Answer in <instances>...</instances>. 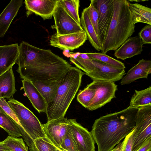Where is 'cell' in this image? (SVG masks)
I'll return each instance as SVG.
<instances>
[{
    "instance_id": "e0dca14e",
    "label": "cell",
    "mask_w": 151,
    "mask_h": 151,
    "mask_svg": "<svg viewBox=\"0 0 151 151\" xmlns=\"http://www.w3.org/2000/svg\"><path fill=\"white\" fill-rule=\"evenodd\" d=\"M19 47L17 43L0 46V76L16 63Z\"/></svg>"
},
{
    "instance_id": "836d02e7",
    "label": "cell",
    "mask_w": 151,
    "mask_h": 151,
    "mask_svg": "<svg viewBox=\"0 0 151 151\" xmlns=\"http://www.w3.org/2000/svg\"><path fill=\"white\" fill-rule=\"evenodd\" d=\"M138 35L144 44H150L151 43V25H146L139 32Z\"/></svg>"
},
{
    "instance_id": "d6a6232c",
    "label": "cell",
    "mask_w": 151,
    "mask_h": 151,
    "mask_svg": "<svg viewBox=\"0 0 151 151\" xmlns=\"http://www.w3.org/2000/svg\"><path fill=\"white\" fill-rule=\"evenodd\" d=\"M60 150L65 151H77L73 140L68 131L61 143Z\"/></svg>"
},
{
    "instance_id": "5bb4252c",
    "label": "cell",
    "mask_w": 151,
    "mask_h": 151,
    "mask_svg": "<svg viewBox=\"0 0 151 151\" xmlns=\"http://www.w3.org/2000/svg\"><path fill=\"white\" fill-rule=\"evenodd\" d=\"M58 0H25L24 3L28 17L33 13L44 20L52 18Z\"/></svg>"
},
{
    "instance_id": "cb8c5ba5",
    "label": "cell",
    "mask_w": 151,
    "mask_h": 151,
    "mask_svg": "<svg viewBox=\"0 0 151 151\" xmlns=\"http://www.w3.org/2000/svg\"><path fill=\"white\" fill-rule=\"evenodd\" d=\"M149 105H151V86L142 90H135V92L131 97L128 107L138 109Z\"/></svg>"
},
{
    "instance_id": "44dd1931",
    "label": "cell",
    "mask_w": 151,
    "mask_h": 151,
    "mask_svg": "<svg viewBox=\"0 0 151 151\" xmlns=\"http://www.w3.org/2000/svg\"><path fill=\"white\" fill-rule=\"evenodd\" d=\"M80 19L82 27L86 32L91 44L97 50H101L102 45L90 19L87 7L82 11Z\"/></svg>"
},
{
    "instance_id": "e575fe53",
    "label": "cell",
    "mask_w": 151,
    "mask_h": 151,
    "mask_svg": "<svg viewBox=\"0 0 151 151\" xmlns=\"http://www.w3.org/2000/svg\"><path fill=\"white\" fill-rule=\"evenodd\" d=\"M133 130L124 138L122 142L121 151H132L133 145Z\"/></svg>"
},
{
    "instance_id": "277c9868",
    "label": "cell",
    "mask_w": 151,
    "mask_h": 151,
    "mask_svg": "<svg viewBox=\"0 0 151 151\" xmlns=\"http://www.w3.org/2000/svg\"><path fill=\"white\" fill-rule=\"evenodd\" d=\"M85 74L78 68L71 67L62 76L54 100L47 105V121L65 116L73 100L81 85Z\"/></svg>"
},
{
    "instance_id": "d590c367",
    "label": "cell",
    "mask_w": 151,
    "mask_h": 151,
    "mask_svg": "<svg viewBox=\"0 0 151 151\" xmlns=\"http://www.w3.org/2000/svg\"><path fill=\"white\" fill-rule=\"evenodd\" d=\"M151 137L147 139L136 151H151Z\"/></svg>"
},
{
    "instance_id": "52a82bcc",
    "label": "cell",
    "mask_w": 151,
    "mask_h": 151,
    "mask_svg": "<svg viewBox=\"0 0 151 151\" xmlns=\"http://www.w3.org/2000/svg\"><path fill=\"white\" fill-rule=\"evenodd\" d=\"M135 122L132 151H136L147 139L151 137V105L138 109Z\"/></svg>"
},
{
    "instance_id": "7c38bea8",
    "label": "cell",
    "mask_w": 151,
    "mask_h": 151,
    "mask_svg": "<svg viewBox=\"0 0 151 151\" xmlns=\"http://www.w3.org/2000/svg\"><path fill=\"white\" fill-rule=\"evenodd\" d=\"M93 1L98 13L99 40L102 45L113 17V0H93Z\"/></svg>"
},
{
    "instance_id": "1f68e13d",
    "label": "cell",
    "mask_w": 151,
    "mask_h": 151,
    "mask_svg": "<svg viewBox=\"0 0 151 151\" xmlns=\"http://www.w3.org/2000/svg\"><path fill=\"white\" fill-rule=\"evenodd\" d=\"M87 9L90 21L99 39V34L98 25V13L97 10L94 5L93 0H91L90 4L89 6L87 7Z\"/></svg>"
},
{
    "instance_id": "30bf717a",
    "label": "cell",
    "mask_w": 151,
    "mask_h": 151,
    "mask_svg": "<svg viewBox=\"0 0 151 151\" xmlns=\"http://www.w3.org/2000/svg\"><path fill=\"white\" fill-rule=\"evenodd\" d=\"M53 16L54 24L51 28L56 30L57 35L77 32L83 30L81 25L68 14L58 0Z\"/></svg>"
},
{
    "instance_id": "3957f363",
    "label": "cell",
    "mask_w": 151,
    "mask_h": 151,
    "mask_svg": "<svg viewBox=\"0 0 151 151\" xmlns=\"http://www.w3.org/2000/svg\"><path fill=\"white\" fill-rule=\"evenodd\" d=\"M111 21L102 44V53L118 48L135 32L127 0H113Z\"/></svg>"
},
{
    "instance_id": "8992f818",
    "label": "cell",
    "mask_w": 151,
    "mask_h": 151,
    "mask_svg": "<svg viewBox=\"0 0 151 151\" xmlns=\"http://www.w3.org/2000/svg\"><path fill=\"white\" fill-rule=\"evenodd\" d=\"M17 116L27 138L26 143L29 149L34 145V141L41 138H45L42 124L29 109L18 101L10 99L7 102Z\"/></svg>"
},
{
    "instance_id": "60d3db41",
    "label": "cell",
    "mask_w": 151,
    "mask_h": 151,
    "mask_svg": "<svg viewBox=\"0 0 151 151\" xmlns=\"http://www.w3.org/2000/svg\"><path fill=\"white\" fill-rule=\"evenodd\" d=\"M60 151H64V150H60Z\"/></svg>"
},
{
    "instance_id": "9a60e30c",
    "label": "cell",
    "mask_w": 151,
    "mask_h": 151,
    "mask_svg": "<svg viewBox=\"0 0 151 151\" xmlns=\"http://www.w3.org/2000/svg\"><path fill=\"white\" fill-rule=\"evenodd\" d=\"M143 45L138 35L130 37L115 50L114 56L118 59L124 60L139 55L143 51Z\"/></svg>"
},
{
    "instance_id": "8d00e7d4",
    "label": "cell",
    "mask_w": 151,
    "mask_h": 151,
    "mask_svg": "<svg viewBox=\"0 0 151 151\" xmlns=\"http://www.w3.org/2000/svg\"><path fill=\"white\" fill-rule=\"evenodd\" d=\"M0 151H11L5 145L3 141L0 142Z\"/></svg>"
},
{
    "instance_id": "8fae6325",
    "label": "cell",
    "mask_w": 151,
    "mask_h": 151,
    "mask_svg": "<svg viewBox=\"0 0 151 151\" xmlns=\"http://www.w3.org/2000/svg\"><path fill=\"white\" fill-rule=\"evenodd\" d=\"M45 138L55 146L61 149V145L68 130V119L65 117L47 121L42 124Z\"/></svg>"
},
{
    "instance_id": "484cf974",
    "label": "cell",
    "mask_w": 151,
    "mask_h": 151,
    "mask_svg": "<svg viewBox=\"0 0 151 151\" xmlns=\"http://www.w3.org/2000/svg\"><path fill=\"white\" fill-rule=\"evenodd\" d=\"M67 12L79 24L81 25L79 15V0H58Z\"/></svg>"
},
{
    "instance_id": "d6986e66",
    "label": "cell",
    "mask_w": 151,
    "mask_h": 151,
    "mask_svg": "<svg viewBox=\"0 0 151 151\" xmlns=\"http://www.w3.org/2000/svg\"><path fill=\"white\" fill-rule=\"evenodd\" d=\"M23 0H12L0 14V38L3 37L16 16Z\"/></svg>"
},
{
    "instance_id": "4316f807",
    "label": "cell",
    "mask_w": 151,
    "mask_h": 151,
    "mask_svg": "<svg viewBox=\"0 0 151 151\" xmlns=\"http://www.w3.org/2000/svg\"><path fill=\"white\" fill-rule=\"evenodd\" d=\"M87 55L92 59L102 62L107 64L115 67L125 69L124 64L118 60H116L102 53H86Z\"/></svg>"
},
{
    "instance_id": "f1b7e54d",
    "label": "cell",
    "mask_w": 151,
    "mask_h": 151,
    "mask_svg": "<svg viewBox=\"0 0 151 151\" xmlns=\"http://www.w3.org/2000/svg\"><path fill=\"white\" fill-rule=\"evenodd\" d=\"M3 141L11 151H29L22 138L9 135Z\"/></svg>"
},
{
    "instance_id": "d4e9b609",
    "label": "cell",
    "mask_w": 151,
    "mask_h": 151,
    "mask_svg": "<svg viewBox=\"0 0 151 151\" xmlns=\"http://www.w3.org/2000/svg\"><path fill=\"white\" fill-rule=\"evenodd\" d=\"M0 127L6 131L9 136L16 137H22L17 123L0 107Z\"/></svg>"
},
{
    "instance_id": "ba28073f",
    "label": "cell",
    "mask_w": 151,
    "mask_h": 151,
    "mask_svg": "<svg viewBox=\"0 0 151 151\" xmlns=\"http://www.w3.org/2000/svg\"><path fill=\"white\" fill-rule=\"evenodd\" d=\"M96 89L94 97L87 109L93 111L100 108L116 97L115 93L117 85L112 81H93L91 83Z\"/></svg>"
},
{
    "instance_id": "83f0119b",
    "label": "cell",
    "mask_w": 151,
    "mask_h": 151,
    "mask_svg": "<svg viewBox=\"0 0 151 151\" xmlns=\"http://www.w3.org/2000/svg\"><path fill=\"white\" fill-rule=\"evenodd\" d=\"M95 92L96 89L90 83L79 91L77 95V101L83 106L87 108L94 97Z\"/></svg>"
},
{
    "instance_id": "4dcf8cb0",
    "label": "cell",
    "mask_w": 151,
    "mask_h": 151,
    "mask_svg": "<svg viewBox=\"0 0 151 151\" xmlns=\"http://www.w3.org/2000/svg\"><path fill=\"white\" fill-rule=\"evenodd\" d=\"M0 107L17 123L23 139L26 138L27 137V134L21 125L18 118L14 111L4 98H0Z\"/></svg>"
},
{
    "instance_id": "ffe728a7",
    "label": "cell",
    "mask_w": 151,
    "mask_h": 151,
    "mask_svg": "<svg viewBox=\"0 0 151 151\" xmlns=\"http://www.w3.org/2000/svg\"><path fill=\"white\" fill-rule=\"evenodd\" d=\"M16 91L12 67L0 76V98L11 99Z\"/></svg>"
},
{
    "instance_id": "f35d334b",
    "label": "cell",
    "mask_w": 151,
    "mask_h": 151,
    "mask_svg": "<svg viewBox=\"0 0 151 151\" xmlns=\"http://www.w3.org/2000/svg\"><path fill=\"white\" fill-rule=\"evenodd\" d=\"M129 2L131 1V2H133V1H135L137 2H139L141 1H147L148 0H127Z\"/></svg>"
},
{
    "instance_id": "5b68a950",
    "label": "cell",
    "mask_w": 151,
    "mask_h": 151,
    "mask_svg": "<svg viewBox=\"0 0 151 151\" xmlns=\"http://www.w3.org/2000/svg\"><path fill=\"white\" fill-rule=\"evenodd\" d=\"M70 54V61L93 81L115 82L122 79L126 74L125 69L117 68L95 59L82 58L77 53L71 52Z\"/></svg>"
},
{
    "instance_id": "ab89813d",
    "label": "cell",
    "mask_w": 151,
    "mask_h": 151,
    "mask_svg": "<svg viewBox=\"0 0 151 151\" xmlns=\"http://www.w3.org/2000/svg\"><path fill=\"white\" fill-rule=\"evenodd\" d=\"M116 149V147H115L113 150L111 151H115Z\"/></svg>"
},
{
    "instance_id": "6da1fadb",
    "label": "cell",
    "mask_w": 151,
    "mask_h": 151,
    "mask_svg": "<svg viewBox=\"0 0 151 151\" xmlns=\"http://www.w3.org/2000/svg\"><path fill=\"white\" fill-rule=\"evenodd\" d=\"M16 63L20 78L30 81H60L72 67L49 50L41 49L22 41Z\"/></svg>"
},
{
    "instance_id": "2e32d148",
    "label": "cell",
    "mask_w": 151,
    "mask_h": 151,
    "mask_svg": "<svg viewBox=\"0 0 151 151\" xmlns=\"http://www.w3.org/2000/svg\"><path fill=\"white\" fill-rule=\"evenodd\" d=\"M151 73V61L142 59L128 70L126 75L122 79L121 85L129 84L141 78L147 79Z\"/></svg>"
},
{
    "instance_id": "74e56055",
    "label": "cell",
    "mask_w": 151,
    "mask_h": 151,
    "mask_svg": "<svg viewBox=\"0 0 151 151\" xmlns=\"http://www.w3.org/2000/svg\"><path fill=\"white\" fill-rule=\"evenodd\" d=\"M122 142L119 143L116 147V149L115 151H121V149L122 146Z\"/></svg>"
},
{
    "instance_id": "9c48e42d",
    "label": "cell",
    "mask_w": 151,
    "mask_h": 151,
    "mask_svg": "<svg viewBox=\"0 0 151 151\" xmlns=\"http://www.w3.org/2000/svg\"><path fill=\"white\" fill-rule=\"evenodd\" d=\"M68 131L77 151H95V142L91 132L75 119H68Z\"/></svg>"
},
{
    "instance_id": "4fadbf2b",
    "label": "cell",
    "mask_w": 151,
    "mask_h": 151,
    "mask_svg": "<svg viewBox=\"0 0 151 151\" xmlns=\"http://www.w3.org/2000/svg\"><path fill=\"white\" fill-rule=\"evenodd\" d=\"M88 37L85 30L76 33L58 35L55 33L50 39V45L63 50L73 51L82 45Z\"/></svg>"
},
{
    "instance_id": "7402d4cb",
    "label": "cell",
    "mask_w": 151,
    "mask_h": 151,
    "mask_svg": "<svg viewBox=\"0 0 151 151\" xmlns=\"http://www.w3.org/2000/svg\"><path fill=\"white\" fill-rule=\"evenodd\" d=\"M45 100L47 104L55 99L59 86V81H31Z\"/></svg>"
},
{
    "instance_id": "7a4b0ae2",
    "label": "cell",
    "mask_w": 151,
    "mask_h": 151,
    "mask_svg": "<svg viewBox=\"0 0 151 151\" xmlns=\"http://www.w3.org/2000/svg\"><path fill=\"white\" fill-rule=\"evenodd\" d=\"M138 110L128 107L95 121L91 132L98 151H111L134 129Z\"/></svg>"
},
{
    "instance_id": "ac0fdd59",
    "label": "cell",
    "mask_w": 151,
    "mask_h": 151,
    "mask_svg": "<svg viewBox=\"0 0 151 151\" xmlns=\"http://www.w3.org/2000/svg\"><path fill=\"white\" fill-rule=\"evenodd\" d=\"M22 87L24 93L35 109L40 113H46L47 104L42 95L30 81L22 79Z\"/></svg>"
},
{
    "instance_id": "603a6c76",
    "label": "cell",
    "mask_w": 151,
    "mask_h": 151,
    "mask_svg": "<svg viewBox=\"0 0 151 151\" xmlns=\"http://www.w3.org/2000/svg\"><path fill=\"white\" fill-rule=\"evenodd\" d=\"M128 1V0H127ZM129 8L133 23L141 22L151 25V9L137 3L129 1Z\"/></svg>"
},
{
    "instance_id": "f546056e",
    "label": "cell",
    "mask_w": 151,
    "mask_h": 151,
    "mask_svg": "<svg viewBox=\"0 0 151 151\" xmlns=\"http://www.w3.org/2000/svg\"><path fill=\"white\" fill-rule=\"evenodd\" d=\"M34 145L30 151H60V150L51 143L46 138H41L34 141Z\"/></svg>"
}]
</instances>
